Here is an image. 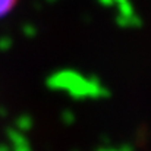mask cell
I'll return each instance as SVG.
<instances>
[{"label":"cell","instance_id":"6da1fadb","mask_svg":"<svg viewBox=\"0 0 151 151\" xmlns=\"http://www.w3.org/2000/svg\"><path fill=\"white\" fill-rule=\"evenodd\" d=\"M16 3H18V0H0V18L7 15L15 7Z\"/></svg>","mask_w":151,"mask_h":151}]
</instances>
